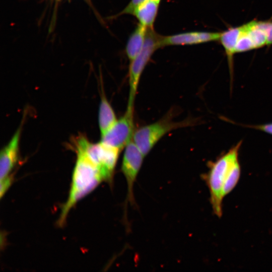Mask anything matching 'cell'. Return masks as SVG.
Returning <instances> with one entry per match:
<instances>
[{"label":"cell","instance_id":"1","mask_svg":"<svg viewBox=\"0 0 272 272\" xmlns=\"http://www.w3.org/2000/svg\"><path fill=\"white\" fill-rule=\"evenodd\" d=\"M242 141H240L215 161L209 163V171L204 176L210 192V200L214 214H223V186L227 176L239 162V153Z\"/></svg>","mask_w":272,"mask_h":272},{"label":"cell","instance_id":"2","mask_svg":"<svg viewBox=\"0 0 272 272\" xmlns=\"http://www.w3.org/2000/svg\"><path fill=\"white\" fill-rule=\"evenodd\" d=\"M77 159L74 170L69 197L62 208L58 224L61 225L72 208L93 190L104 180L98 169L86 156L77 152Z\"/></svg>","mask_w":272,"mask_h":272},{"label":"cell","instance_id":"3","mask_svg":"<svg viewBox=\"0 0 272 272\" xmlns=\"http://www.w3.org/2000/svg\"><path fill=\"white\" fill-rule=\"evenodd\" d=\"M76 151L84 154L100 171L104 180L111 179L120 150L102 142L93 144L84 136L75 139Z\"/></svg>","mask_w":272,"mask_h":272},{"label":"cell","instance_id":"4","mask_svg":"<svg viewBox=\"0 0 272 272\" xmlns=\"http://www.w3.org/2000/svg\"><path fill=\"white\" fill-rule=\"evenodd\" d=\"M170 115H166L155 122L134 130L132 140L145 157L167 133L179 128L188 126L193 123L190 120L174 121Z\"/></svg>","mask_w":272,"mask_h":272},{"label":"cell","instance_id":"5","mask_svg":"<svg viewBox=\"0 0 272 272\" xmlns=\"http://www.w3.org/2000/svg\"><path fill=\"white\" fill-rule=\"evenodd\" d=\"M162 36L154 28H147L144 46L138 55L131 61L129 66V96L127 107H134V103L142 73L154 52L161 46Z\"/></svg>","mask_w":272,"mask_h":272},{"label":"cell","instance_id":"6","mask_svg":"<svg viewBox=\"0 0 272 272\" xmlns=\"http://www.w3.org/2000/svg\"><path fill=\"white\" fill-rule=\"evenodd\" d=\"M134 108L126 107L124 114L113 126L101 135V142L120 151L132 139L134 130Z\"/></svg>","mask_w":272,"mask_h":272},{"label":"cell","instance_id":"7","mask_svg":"<svg viewBox=\"0 0 272 272\" xmlns=\"http://www.w3.org/2000/svg\"><path fill=\"white\" fill-rule=\"evenodd\" d=\"M144 157L145 156L132 140L125 146L121 169L125 177L127 186L126 199L131 205L134 203V184Z\"/></svg>","mask_w":272,"mask_h":272},{"label":"cell","instance_id":"8","mask_svg":"<svg viewBox=\"0 0 272 272\" xmlns=\"http://www.w3.org/2000/svg\"><path fill=\"white\" fill-rule=\"evenodd\" d=\"M222 32L191 31L169 36H162V47L195 45L220 40Z\"/></svg>","mask_w":272,"mask_h":272},{"label":"cell","instance_id":"9","mask_svg":"<svg viewBox=\"0 0 272 272\" xmlns=\"http://www.w3.org/2000/svg\"><path fill=\"white\" fill-rule=\"evenodd\" d=\"M21 126L15 133L9 143L2 149L0 156L1 180L12 178L10 174L18 159Z\"/></svg>","mask_w":272,"mask_h":272},{"label":"cell","instance_id":"10","mask_svg":"<svg viewBox=\"0 0 272 272\" xmlns=\"http://www.w3.org/2000/svg\"><path fill=\"white\" fill-rule=\"evenodd\" d=\"M161 0H148L138 5L132 14L139 22V24L149 28H153Z\"/></svg>","mask_w":272,"mask_h":272},{"label":"cell","instance_id":"11","mask_svg":"<svg viewBox=\"0 0 272 272\" xmlns=\"http://www.w3.org/2000/svg\"><path fill=\"white\" fill-rule=\"evenodd\" d=\"M241 31V27H232L222 32L220 40L225 49L229 67L231 84L232 82L233 74V56L235 48Z\"/></svg>","mask_w":272,"mask_h":272},{"label":"cell","instance_id":"12","mask_svg":"<svg viewBox=\"0 0 272 272\" xmlns=\"http://www.w3.org/2000/svg\"><path fill=\"white\" fill-rule=\"evenodd\" d=\"M147 28L139 24L130 35L125 47V52L130 61L142 50L145 42Z\"/></svg>","mask_w":272,"mask_h":272},{"label":"cell","instance_id":"13","mask_svg":"<svg viewBox=\"0 0 272 272\" xmlns=\"http://www.w3.org/2000/svg\"><path fill=\"white\" fill-rule=\"evenodd\" d=\"M115 112L107 100L102 95L99 107L98 122L101 135L105 133L117 121Z\"/></svg>","mask_w":272,"mask_h":272},{"label":"cell","instance_id":"14","mask_svg":"<svg viewBox=\"0 0 272 272\" xmlns=\"http://www.w3.org/2000/svg\"><path fill=\"white\" fill-rule=\"evenodd\" d=\"M240 175L241 166L239 163L233 168L225 180L222 190L224 198L236 187L239 180Z\"/></svg>","mask_w":272,"mask_h":272},{"label":"cell","instance_id":"15","mask_svg":"<svg viewBox=\"0 0 272 272\" xmlns=\"http://www.w3.org/2000/svg\"><path fill=\"white\" fill-rule=\"evenodd\" d=\"M257 23L266 35L267 45H272V21H257Z\"/></svg>","mask_w":272,"mask_h":272},{"label":"cell","instance_id":"16","mask_svg":"<svg viewBox=\"0 0 272 272\" xmlns=\"http://www.w3.org/2000/svg\"><path fill=\"white\" fill-rule=\"evenodd\" d=\"M240 125L260 130L272 135V122L258 125L240 124Z\"/></svg>","mask_w":272,"mask_h":272},{"label":"cell","instance_id":"17","mask_svg":"<svg viewBox=\"0 0 272 272\" xmlns=\"http://www.w3.org/2000/svg\"><path fill=\"white\" fill-rule=\"evenodd\" d=\"M148 0H131L119 15L123 14L131 15L134 9L141 3Z\"/></svg>","mask_w":272,"mask_h":272}]
</instances>
